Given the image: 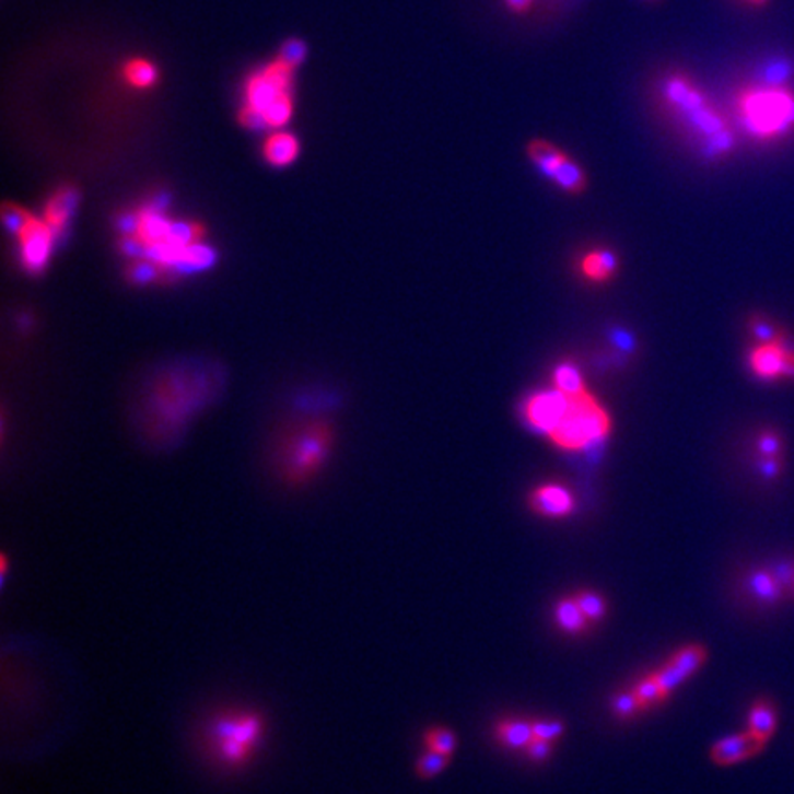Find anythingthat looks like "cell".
Wrapping results in <instances>:
<instances>
[{
    "mask_svg": "<svg viewBox=\"0 0 794 794\" xmlns=\"http://www.w3.org/2000/svg\"><path fill=\"white\" fill-rule=\"evenodd\" d=\"M758 447H760V455L763 460H777L778 453H780V440L771 432H766L758 440Z\"/></svg>",
    "mask_w": 794,
    "mask_h": 794,
    "instance_id": "1f68e13d",
    "label": "cell"
},
{
    "mask_svg": "<svg viewBox=\"0 0 794 794\" xmlns=\"http://www.w3.org/2000/svg\"><path fill=\"white\" fill-rule=\"evenodd\" d=\"M778 726V710L774 702L769 701L766 697H761L758 701L752 702V707L748 710L747 731L752 732L755 736L760 737L761 742H769Z\"/></svg>",
    "mask_w": 794,
    "mask_h": 794,
    "instance_id": "ac0fdd59",
    "label": "cell"
},
{
    "mask_svg": "<svg viewBox=\"0 0 794 794\" xmlns=\"http://www.w3.org/2000/svg\"><path fill=\"white\" fill-rule=\"evenodd\" d=\"M618 271V256L609 248H593L583 254L580 272L588 282H609Z\"/></svg>",
    "mask_w": 794,
    "mask_h": 794,
    "instance_id": "2e32d148",
    "label": "cell"
},
{
    "mask_svg": "<svg viewBox=\"0 0 794 794\" xmlns=\"http://www.w3.org/2000/svg\"><path fill=\"white\" fill-rule=\"evenodd\" d=\"M497 742L502 747L510 750H526L532 739H534V726L532 721L513 717V720H502L495 725Z\"/></svg>",
    "mask_w": 794,
    "mask_h": 794,
    "instance_id": "d6986e66",
    "label": "cell"
},
{
    "mask_svg": "<svg viewBox=\"0 0 794 794\" xmlns=\"http://www.w3.org/2000/svg\"><path fill=\"white\" fill-rule=\"evenodd\" d=\"M747 588L761 604H778L783 598L785 587L778 580L774 570H755L747 577Z\"/></svg>",
    "mask_w": 794,
    "mask_h": 794,
    "instance_id": "ffe728a7",
    "label": "cell"
},
{
    "mask_svg": "<svg viewBox=\"0 0 794 794\" xmlns=\"http://www.w3.org/2000/svg\"><path fill=\"white\" fill-rule=\"evenodd\" d=\"M300 142L293 132L272 131L264 142V159L271 166L285 167L299 159Z\"/></svg>",
    "mask_w": 794,
    "mask_h": 794,
    "instance_id": "e0dca14e",
    "label": "cell"
},
{
    "mask_svg": "<svg viewBox=\"0 0 794 794\" xmlns=\"http://www.w3.org/2000/svg\"><path fill=\"white\" fill-rule=\"evenodd\" d=\"M334 444V429L323 421L289 429L275 451V471L280 482L291 490L312 483L328 464Z\"/></svg>",
    "mask_w": 794,
    "mask_h": 794,
    "instance_id": "8992f818",
    "label": "cell"
},
{
    "mask_svg": "<svg viewBox=\"0 0 794 794\" xmlns=\"http://www.w3.org/2000/svg\"><path fill=\"white\" fill-rule=\"evenodd\" d=\"M743 131L758 142H778L794 132V89L777 70L743 86L736 96Z\"/></svg>",
    "mask_w": 794,
    "mask_h": 794,
    "instance_id": "277c9868",
    "label": "cell"
},
{
    "mask_svg": "<svg viewBox=\"0 0 794 794\" xmlns=\"http://www.w3.org/2000/svg\"><path fill=\"white\" fill-rule=\"evenodd\" d=\"M271 723L247 702H226L202 715L196 728L197 755L223 777L248 771L265 750Z\"/></svg>",
    "mask_w": 794,
    "mask_h": 794,
    "instance_id": "6da1fadb",
    "label": "cell"
},
{
    "mask_svg": "<svg viewBox=\"0 0 794 794\" xmlns=\"http://www.w3.org/2000/svg\"><path fill=\"white\" fill-rule=\"evenodd\" d=\"M766 745L767 743L761 742L760 737L755 736L752 732H742V734L726 736L720 742H715L714 747L710 748V758H712L715 766H737L742 761L750 760V758L760 755Z\"/></svg>",
    "mask_w": 794,
    "mask_h": 794,
    "instance_id": "5bb4252c",
    "label": "cell"
},
{
    "mask_svg": "<svg viewBox=\"0 0 794 794\" xmlns=\"http://www.w3.org/2000/svg\"><path fill=\"white\" fill-rule=\"evenodd\" d=\"M423 745H425L427 750H434V752L453 758L456 745H458V737H456L455 732L445 728V726H432L423 734Z\"/></svg>",
    "mask_w": 794,
    "mask_h": 794,
    "instance_id": "cb8c5ba5",
    "label": "cell"
},
{
    "mask_svg": "<svg viewBox=\"0 0 794 794\" xmlns=\"http://www.w3.org/2000/svg\"><path fill=\"white\" fill-rule=\"evenodd\" d=\"M205 229L197 223H175L159 208L145 207L129 219L126 253H144L162 271H197L213 264V253L201 245Z\"/></svg>",
    "mask_w": 794,
    "mask_h": 794,
    "instance_id": "7a4b0ae2",
    "label": "cell"
},
{
    "mask_svg": "<svg viewBox=\"0 0 794 794\" xmlns=\"http://www.w3.org/2000/svg\"><path fill=\"white\" fill-rule=\"evenodd\" d=\"M644 2H650V4H655V2H661V0H644Z\"/></svg>",
    "mask_w": 794,
    "mask_h": 794,
    "instance_id": "e575fe53",
    "label": "cell"
},
{
    "mask_svg": "<svg viewBox=\"0 0 794 794\" xmlns=\"http://www.w3.org/2000/svg\"><path fill=\"white\" fill-rule=\"evenodd\" d=\"M553 388L569 396H576L587 390L583 385L582 372L574 363H561L556 366L552 374Z\"/></svg>",
    "mask_w": 794,
    "mask_h": 794,
    "instance_id": "603a6c76",
    "label": "cell"
},
{
    "mask_svg": "<svg viewBox=\"0 0 794 794\" xmlns=\"http://www.w3.org/2000/svg\"><path fill=\"white\" fill-rule=\"evenodd\" d=\"M658 93L666 109L701 140L710 155H725L732 150L734 135L728 121L690 74L680 70L668 72L662 78Z\"/></svg>",
    "mask_w": 794,
    "mask_h": 794,
    "instance_id": "5b68a950",
    "label": "cell"
},
{
    "mask_svg": "<svg viewBox=\"0 0 794 794\" xmlns=\"http://www.w3.org/2000/svg\"><path fill=\"white\" fill-rule=\"evenodd\" d=\"M748 369L766 383L794 381V342L780 331L761 339L748 353Z\"/></svg>",
    "mask_w": 794,
    "mask_h": 794,
    "instance_id": "30bf717a",
    "label": "cell"
},
{
    "mask_svg": "<svg viewBox=\"0 0 794 794\" xmlns=\"http://www.w3.org/2000/svg\"><path fill=\"white\" fill-rule=\"evenodd\" d=\"M576 599L580 609L583 610V615L587 616L588 622L598 623L604 620L607 616V602L604 596L594 591H577L576 594H572Z\"/></svg>",
    "mask_w": 794,
    "mask_h": 794,
    "instance_id": "484cf974",
    "label": "cell"
},
{
    "mask_svg": "<svg viewBox=\"0 0 794 794\" xmlns=\"http://www.w3.org/2000/svg\"><path fill=\"white\" fill-rule=\"evenodd\" d=\"M4 221L8 229L17 236L19 258L28 272L43 271L52 256L54 243L58 240L56 232L48 226L43 218H35L21 207L7 205Z\"/></svg>",
    "mask_w": 794,
    "mask_h": 794,
    "instance_id": "ba28073f",
    "label": "cell"
},
{
    "mask_svg": "<svg viewBox=\"0 0 794 794\" xmlns=\"http://www.w3.org/2000/svg\"><path fill=\"white\" fill-rule=\"evenodd\" d=\"M739 2H743L745 7L752 8V10H763V8L769 7L771 0H739Z\"/></svg>",
    "mask_w": 794,
    "mask_h": 794,
    "instance_id": "836d02e7",
    "label": "cell"
},
{
    "mask_svg": "<svg viewBox=\"0 0 794 794\" xmlns=\"http://www.w3.org/2000/svg\"><path fill=\"white\" fill-rule=\"evenodd\" d=\"M569 394L556 388L532 394L523 405L524 420L532 429L548 436L563 418L564 410L569 407Z\"/></svg>",
    "mask_w": 794,
    "mask_h": 794,
    "instance_id": "7c38bea8",
    "label": "cell"
},
{
    "mask_svg": "<svg viewBox=\"0 0 794 794\" xmlns=\"http://www.w3.org/2000/svg\"><path fill=\"white\" fill-rule=\"evenodd\" d=\"M526 153L529 161L539 167V172L561 190L572 196L587 190V175L583 167L558 145L545 139H536L529 142Z\"/></svg>",
    "mask_w": 794,
    "mask_h": 794,
    "instance_id": "9c48e42d",
    "label": "cell"
},
{
    "mask_svg": "<svg viewBox=\"0 0 794 794\" xmlns=\"http://www.w3.org/2000/svg\"><path fill=\"white\" fill-rule=\"evenodd\" d=\"M633 691L639 697L642 710L656 707V704H661V702L668 699V696L662 691L661 685L656 682L655 675L653 674L647 675L644 679H640L637 686H634Z\"/></svg>",
    "mask_w": 794,
    "mask_h": 794,
    "instance_id": "4316f807",
    "label": "cell"
},
{
    "mask_svg": "<svg viewBox=\"0 0 794 794\" xmlns=\"http://www.w3.org/2000/svg\"><path fill=\"white\" fill-rule=\"evenodd\" d=\"M524 752H526L529 760L541 763V761H547L552 756L553 743L542 742V739H532V743H529Z\"/></svg>",
    "mask_w": 794,
    "mask_h": 794,
    "instance_id": "4dcf8cb0",
    "label": "cell"
},
{
    "mask_svg": "<svg viewBox=\"0 0 794 794\" xmlns=\"http://www.w3.org/2000/svg\"><path fill=\"white\" fill-rule=\"evenodd\" d=\"M707 656L709 653L699 644L685 645L675 651L668 662L653 674L662 691L668 697L672 696L685 680L690 679L691 675H696L702 668Z\"/></svg>",
    "mask_w": 794,
    "mask_h": 794,
    "instance_id": "8fae6325",
    "label": "cell"
},
{
    "mask_svg": "<svg viewBox=\"0 0 794 794\" xmlns=\"http://www.w3.org/2000/svg\"><path fill=\"white\" fill-rule=\"evenodd\" d=\"M78 191L72 186H63L59 188L47 201L43 219L47 221L48 226L56 232V236H63L70 219L74 215L75 207H78Z\"/></svg>",
    "mask_w": 794,
    "mask_h": 794,
    "instance_id": "9a60e30c",
    "label": "cell"
},
{
    "mask_svg": "<svg viewBox=\"0 0 794 794\" xmlns=\"http://www.w3.org/2000/svg\"><path fill=\"white\" fill-rule=\"evenodd\" d=\"M532 726H534V739L542 742H558L564 734L563 721L559 720H536L532 721Z\"/></svg>",
    "mask_w": 794,
    "mask_h": 794,
    "instance_id": "f1b7e54d",
    "label": "cell"
},
{
    "mask_svg": "<svg viewBox=\"0 0 794 794\" xmlns=\"http://www.w3.org/2000/svg\"><path fill=\"white\" fill-rule=\"evenodd\" d=\"M534 4H536V0H502V7L506 8L512 15H517V17L528 15Z\"/></svg>",
    "mask_w": 794,
    "mask_h": 794,
    "instance_id": "d6a6232c",
    "label": "cell"
},
{
    "mask_svg": "<svg viewBox=\"0 0 794 794\" xmlns=\"http://www.w3.org/2000/svg\"><path fill=\"white\" fill-rule=\"evenodd\" d=\"M529 510L541 517L564 518L576 510V499L563 483H541L529 493Z\"/></svg>",
    "mask_w": 794,
    "mask_h": 794,
    "instance_id": "4fadbf2b",
    "label": "cell"
},
{
    "mask_svg": "<svg viewBox=\"0 0 794 794\" xmlns=\"http://www.w3.org/2000/svg\"><path fill=\"white\" fill-rule=\"evenodd\" d=\"M610 429L609 412L591 392L585 390L570 396L563 418L547 437L558 449L576 453L604 442Z\"/></svg>",
    "mask_w": 794,
    "mask_h": 794,
    "instance_id": "52a82bcc",
    "label": "cell"
},
{
    "mask_svg": "<svg viewBox=\"0 0 794 794\" xmlns=\"http://www.w3.org/2000/svg\"><path fill=\"white\" fill-rule=\"evenodd\" d=\"M451 756L440 755L434 750H427L418 756L414 763V771L421 780H432L440 777L449 767Z\"/></svg>",
    "mask_w": 794,
    "mask_h": 794,
    "instance_id": "d4e9b609",
    "label": "cell"
},
{
    "mask_svg": "<svg viewBox=\"0 0 794 794\" xmlns=\"http://www.w3.org/2000/svg\"><path fill=\"white\" fill-rule=\"evenodd\" d=\"M610 709H612V712H615L618 717H622V720H629V717H633V715L639 714L640 710H642V707H640L639 697H637V693H634L633 690L628 691H620V693H616L615 697H612V702H610Z\"/></svg>",
    "mask_w": 794,
    "mask_h": 794,
    "instance_id": "83f0119b",
    "label": "cell"
},
{
    "mask_svg": "<svg viewBox=\"0 0 794 794\" xmlns=\"http://www.w3.org/2000/svg\"><path fill=\"white\" fill-rule=\"evenodd\" d=\"M156 78H159V70L148 59H131L124 67V80L132 89H140V91L150 89L155 85Z\"/></svg>",
    "mask_w": 794,
    "mask_h": 794,
    "instance_id": "7402d4cb",
    "label": "cell"
},
{
    "mask_svg": "<svg viewBox=\"0 0 794 794\" xmlns=\"http://www.w3.org/2000/svg\"><path fill=\"white\" fill-rule=\"evenodd\" d=\"M553 618L558 628L567 634H582L591 628L587 616L583 615L574 596L559 599L553 609Z\"/></svg>",
    "mask_w": 794,
    "mask_h": 794,
    "instance_id": "44dd1931",
    "label": "cell"
},
{
    "mask_svg": "<svg viewBox=\"0 0 794 794\" xmlns=\"http://www.w3.org/2000/svg\"><path fill=\"white\" fill-rule=\"evenodd\" d=\"M278 56H280L283 61H288L289 65L299 67V65L304 61L305 56H307V45H305L304 40L300 39L285 40L282 48H280Z\"/></svg>",
    "mask_w": 794,
    "mask_h": 794,
    "instance_id": "f546056e",
    "label": "cell"
},
{
    "mask_svg": "<svg viewBox=\"0 0 794 794\" xmlns=\"http://www.w3.org/2000/svg\"><path fill=\"white\" fill-rule=\"evenodd\" d=\"M294 69L280 56L245 78L240 121L253 131H280L294 113Z\"/></svg>",
    "mask_w": 794,
    "mask_h": 794,
    "instance_id": "3957f363",
    "label": "cell"
}]
</instances>
